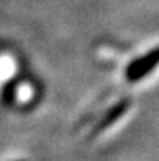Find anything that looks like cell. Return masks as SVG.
<instances>
[{
  "instance_id": "obj_1",
  "label": "cell",
  "mask_w": 159,
  "mask_h": 161,
  "mask_svg": "<svg viewBox=\"0 0 159 161\" xmlns=\"http://www.w3.org/2000/svg\"><path fill=\"white\" fill-rule=\"evenodd\" d=\"M157 64H159V47L154 49V51H151V52H148L141 59H138V60L130 64L128 69H127V77L132 81L140 80V78H143L151 69H154Z\"/></svg>"
}]
</instances>
